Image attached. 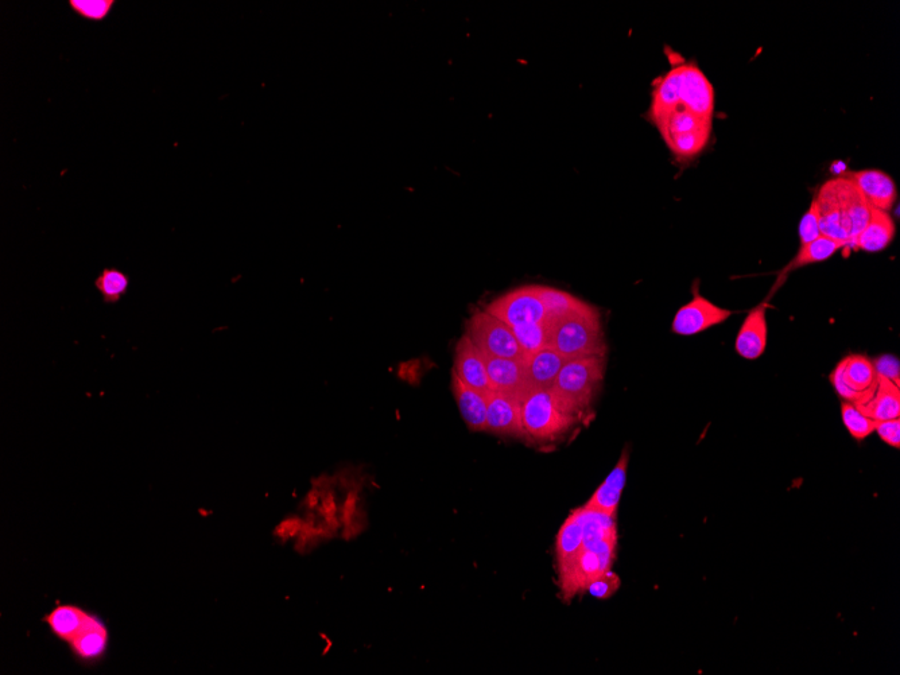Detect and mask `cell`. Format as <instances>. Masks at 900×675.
Wrapping results in <instances>:
<instances>
[{
	"instance_id": "cell-11",
	"label": "cell",
	"mask_w": 900,
	"mask_h": 675,
	"mask_svg": "<svg viewBox=\"0 0 900 675\" xmlns=\"http://www.w3.org/2000/svg\"><path fill=\"white\" fill-rule=\"evenodd\" d=\"M487 432L504 437H527L522 424L521 399L490 391L487 406Z\"/></svg>"
},
{
	"instance_id": "cell-16",
	"label": "cell",
	"mask_w": 900,
	"mask_h": 675,
	"mask_svg": "<svg viewBox=\"0 0 900 675\" xmlns=\"http://www.w3.org/2000/svg\"><path fill=\"white\" fill-rule=\"evenodd\" d=\"M767 302L756 306L744 320L737 333L735 348L742 358L756 360L763 355L767 347Z\"/></svg>"
},
{
	"instance_id": "cell-28",
	"label": "cell",
	"mask_w": 900,
	"mask_h": 675,
	"mask_svg": "<svg viewBox=\"0 0 900 675\" xmlns=\"http://www.w3.org/2000/svg\"><path fill=\"white\" fill-rule=\"evenodd\" d=\"M712 127V122L698 118L693 112L686 110L684 107H678L677 110L671 112L669 116L657 128L662 134L663 139L675 137V135L690 133V131L700 130V128Z\"/></svg>"
},
{
	"instance_id": "cell-12",
	"label": "cell",
	"mask_w": 900,
	"mask_h": 675,
	"mask_svg": "<svg viewBox=\"0 0 900 675\" xmlns=\"http://www.w3.org/2000/svg\"><path fill=\"white\" fill-rule=\"evenodd\" d=\"M452 374L473 389L490 393L491 383L488 378L486 356L464 335L456 345L455 367Z\"/></svg>"
},
{
	"instance_id": "cell-17",
	"label": "cell",
	"mask_w": 900,
	"mask_h": 675,
	"mask_svg": "<svg viewBox=\"0 0 900 675\" xmlns=\"http://www.w3.org/2000/svg\"><path fill=\"white\" fill-rule=\"evenodd\" d=\"M110 635L106 624L98 616L92 615L87 626L69 643L73 657L85 665H93L106 657Z\"/></svg>"
},
{
	"instance_id": "cell-8",
	"label": "cell",
	"mask_w": 900,
	"mask_h": 675,
	"mask_svg": "<svg viewBox=\"0 0 900 675\" xmlns=\"http://www.w3.org/2000/svg\"><path fill=\"white\" fill-rule=\"evenodd\" d=\"M484 309L500 318L511 329L549 321L545 306L538 296L537 285L510 290L490 302Z\"/></svg>"
},
{
	"instance_id": "cell-18",
	"label": "cell",
	"mask_w": 900,
	"mask_h": 675,
	"mask_svg": "<svg viewBox=\"0 0 900 675\" xmlns=\"http://www.w3.org/2000/svg\"><path fill=\"white\" fill-rule=\"evenodd\" d=\"M849 177L859 186L860 192L871 208L888 212L894 207L898 199V190L894 180L887 173L875 169L860 170Z\"/></svg>"
},
{
	"instance_id": "cell-24",
	"label": "cell",
	"mask_w": 900,
	"mask_h": 675,
	"mask_svg": "<svg viewBox=\"0 0 900 675\" xmlns=\"http://www.w3.org/2000/svg\"><path fill=\"white\" fill-rule=\"evenodd\" d=\"M841 248H845L844 244L836 242V240L830 239L828 236L824 235L813 240V242L805 244V246H801L793 261L779 273L778 281L775 283L771 294L777 292L779 287L782 286V283L786 281L787 275L793 273L794 270L813 265V263L828 261V259L832 258L837 251L841 250Z\"/></svg>"
},
{
	"instance_id": "cell-38",
	"label": "cell",
	"mask_w": 900,
	"mask_h": 675,
	"mask_svg": "<svg viewBox=\"0 0 900 675\" xmlns=\"http://www.w3.org/2000/svg\"><path fill=\"white\" fill-rule=\"evenodd\" d=\"M301 527L302 523L301 521H298V519H287V521L282 522L281 525L278 526L275 534L283 539L292 538L294 535L300 534Z\"/></svg>"
},
{
	"instance_id": "cell-22",
	"label": "cell",
	"mask_w": 900,
	"mask_h": 675,
	"mask_svg": "<svg viewBox=\"0 0 900 675\" xmlns=\"http://www.w3.org/2000/svg\"><path fill=\"white\" fill-rule=\"evenodd\" d=\"M895 238V224L888 212L871 209L870 220L853 242L852 247L865 252L886 250Z\"/></svg>"
},
{
	"instance_id": "cell-37",
	"label": "cell",
	"mask_w": 900,
	"mask_h": 675,
	"mask_svg": "<svg viewBox=\"0 0 900 675\" xmlns=\"http://www.w3.org/2000/svg\"><path fill=\"white\" fill-rule=\"evenodd\" d=\"M875 432L878 433L880 440L886 442L887 445L892 446V448L899 449L900 446V421L899 418L896 420H888L878 422L876 425Z\"/></svg>"
},
{
	"instance_id": "cell-20",
	"label": "cell",
	"mask_w": 900,
	"mask_h": 675,
	"mask_svg": "<svg viewBox=\"0 0 900 675\" xmlns=\"http://www.w3.org/2000/svg\"><path fill=\"white\" fill-rule=\"evenodd\" d=\"M856 407L861 413L876 422L896 420L900 417L899 387L878 374V384H876L874 394L867 402Z\"/></svg>"
},
{
	"instance_id": "cell-29",
	"label": "cell",
	"mask_w": 900,
	"mask_h": 675,
	"mask_svg": "<svg viewBox=\"0 0 900 675\" xmlns=\"http://www.w3.org/2000/svg\"><path fill=\"white\" fill-rule=\"evenodd\" d=\"M95 287L106 304H116L126 296L130 287V277L122 270L106 267L96 277Z\"/></svg>"
},
{
	"instance_id": "cell-34",
	"label": "cell",
	"mask_w": 900,
	"mask_h": 675,
	"mask_svg": "<svg viewBox=\"0 0 900 675\" xmlns=\"http://www.w3.org/2000/svg\"><path fill=\"white\" fill-rule=\"evenodd\" d=\"M620 585H622V580H620L618 574L612 572L611 569L595 578V580L588 585L587 592L589 595L596 597V599L605 600L614 596L615 593L619 591Z\"/></svg>"
},
{
	"instance_id": "cell-40",
	"label": "cell",
	"mask_w": 900,
	"mask_h": 675,
	"mask_svg": "<svg viewBox=\"0 0 900 675\" xmlns=\"http://www.w3.org/2000/svg\"><path fill=\"white\" fill-rule=\"evenodd\" d=\"M336 512H337V508H336L335 500H333L332 496H328V498L325 499L323 502L324 517L327 519L335 518Z\"/></svg>"
},
{
	"instance_id": "cell-10",
	"label": "cell",
	"mask_w": 900,
	"mask_h": 675,
	"mask_svg": "<svg viewBox=\"0 0 900 675\" xmlns=\"http://www.w3.org/2000/svg\"><path fill=\"white\" fill-rule=\"evenodd\" d=\"M681 106L698 118L712 122L715 111V91L708 77L694 62L680 65Z\"/></svg>"
},
{
	"instance_id": "cell-7",
	"label": "cell",
	"mask_w": 900,
	"mask_h": 675,
	"mask_svg": "<svg viewBox=\"0 0 900 675\" xmlns=\"http://www.w3.org/2000/svg\"><path fill=\"white\" fill-rule=\"evenodd\" d=\"M834 390L853 405L867 402L878 384L874 362L864 355H851L841 360L829 376Z\"/></svg>"
},
{
	"instance_id": "cell-32",
	"label": "cell",
	"mask_w": 900,
	"mask_h": 675,
	"mask_svg": "<svg viewBox=\"0 0 900 675\" xmlns=\"http://www.w3.org/2000/svg\"><path fill=\"white\" fill-rule=\"evenodd\" d=\"M515 337H517L519 345L525 352H537L539 349L548 347L550 344V323H539L527 325V327L512 329Z\"/></svg>"
},
{
	"instance_id": "cell-6",
	"label": "cell",
	"mask_w": 900,
	"mask_h": 675,
	"mask_svg": "<svg viewBox=\"0 0 900 675\" xmlns=\"http://www.w3.org/2000/svg\"><path fill=\"white\" fill-rule=\"evenodd\" d=\"M618 541H601L584 546L568 568L561 570V589L566 599L587 591L588 585L612 568Z\"/></svg>"
},
{
	"instance_id": "cell-19",
	"label": "cell",
	"mask_w": 900,
	"mask_h": 675,
	"mask_svg": "<svg viewBox=\"0 0 900 675\" xmlns=\"http://www.w3.org/2000/svg\"><path fill=\"white\" fill-rule=\"evenodd\" d=\"M452 390L465 424L473 432L487 430L488 393L473 389L452 374Z\"/></svg>"
},
{
	"instance_id": "cell-25",
	"label": "cell",
	"mask_w": 900,
	"mask_h": 675,
	"mask_svg": "<svg viewBox=\"0 0 900 675\" xmlns=\"http://www.w3.org/2000/svg\"><path fill=\"white\" fill-rule=\"evenodd\" d=\"M584 548V530L583 521H581V510H574L569 518L566 519L564 525L561 526L557 535L556 553L558 562V572L568 568L570 562L578 556Z\"/></svg>"
},
{
	"instance_id": "cell-33",
	"label": "cell",
	"mask_w": 900,
	"mask_h": 675,
	"mask_svg": "<svg viewBox=\"0 0 900 675\" xmlns=\"http://www.w3.org/2000/svg\"><path fill=\"white\" fill-rule=\"evenodd\" d=\"M69 9L84 21L104 22L115 9V0H69Z\"/></svg>"
},
{
	"instance_id": "cell-27",
	"label": "cell",
	"mask_w": 900,
	"mask_h": 675,
	"mask_svg": "<svg viewBox=\"0 0 900 675\" xmlns=\"http://www.w3.org/2000/svg\"><path fill=\"white\" fill-rule=\"evenodd\" d=\"M537 293L543 306H545L550 323L584 305V301L580 300V298L562 292V290L554 289V287L537 285Z\"/></svg>"
},
{
	"instance_id": "cell-36",
	"label": "cell",
	"mask_w": 900,
	"mask_h": 675,
	"mask_svg": "<svg viewBox=\"0 0 900 675\" xmlns=\"http://www.w3.org/2000/svg\"><path fill=\"white\" fill-rule=\"evenodd\" d=\"M874 366L879 375L891 380L896 386H900L899 360L895 356H880L875 360Z\"/></svg>"
},
{
	"instance_id": "cell-39",
	"label": "cell",
	"mask_w": 900,
	"mask_h": 675,
	"mask_svg": "<svg viewBox=\"0 0 900 675\" xmlns=\"http://www.w3.org/2000/svg\"><path fill=\"white\" fill-rule=\"evenodd\" d=\"M356 503H358V498L353 494L349 495L348 499L345 500L343 512H341V521H343L345 526L351 525L353 517H355Z\"/></svg>"
},
{
	"instance_id": "cell-30",
	"label": "cell",
	"mask_w": 900,
	"mask_h": 675,
	"mask_svg": "<svg viewBox=\"0 0 900 675\" xmlns=\"http://www.w3.org/2000/svg\"><path fill=\"white\" fill-rule=\"evenodd\" d=\"M711 130L712 127L700 128V130L690 131V133L675 135L665 142L671 153L678 159H692L697 157L708 145Z\"/></svg>"
},
{
	"instance_id": "cell-1",
	"label": "cell",
	"mask_w": 900,
	"mask_h": 675,
	"mask_svg": "<svg viewBox=\"0 0 900 675\" xmlns=\"http://www.w3.org/2000/svg\"><path fill=\"white\" fill-rule=\"evenodd\" d=\"M821 234L836 240L844 247H852L871 216L859 186L851 177H836L826 181L816 199Z\"/></svg>"
},
{
	"instance_id": "cell-14",
	"label": "cell",
	"mask_w": 900,
	"mask_h": 675,
	"mask_svg": "<svg viewBox=\"0 0 900 675\" xmlns=\"http://www.w3.org/2000/svg\"><path fill=\"white\" fill-rule=\"evenodd\" d=\"M628 460H630V456H628V450L626 449L607 479L597 488L595 494L588 500V503L585 504L584 507L587 510L616 518L620 499H622L623 490L626 487Z\"/></svg>"
},
{
	"instance_id": "cell-31",
	"label": "cell",
	"mask_w": 900,
	"mask_h": 675,
	"mask_svg": "<svg viewBox=\"0 0 900 675\" xmlns=\"http://www.w3.org/2000/svg\"><path fill=\"white\" fill-rule=\"evenodd\" d=\"M841 417H843L845 428L857 441H863L868 436H871L875 432L876 425H878V422L861 413L851 402H844L841 405Z\"/></svg>"
},
{
	"instance_id": "cell-2",
	"label": "cell",
	"mask_w": 900,
	"mask_h": 675,
	"mask_svg": "<svg viewBox=\"0 0 900 675\" xmlns=\"http://www.w3.org/2000/svg\"><path fill=\"white\" fill-rule=\"evenodd\" d=\"M549 345L566 360L604 356L607 345L599 309L584 302L581 308L552 321Z\"/></svg>"
},
{
	"instance_id": "cell-13",
	"label": "cell",
	"mask_w": 900,
	"mask_h": 675,
	"mask_svg": "<svg viewBox=\"0 0 900 675\" xmlns=\"http://www.w3.org/2000/svg\"><path fill=\"white\" fill-rule=\"evenodd\" d=\"M486 356L488 378L491 389L498 393L512 395L522 399L525 397L527 387L525 367L523 359H504Z\"/></svg>"
},
{
	"instance_id": "cell-5",
	"label": "cell",
	"mask_w": 900,
	"mask_h": 675,
	"mask_svg": "<svg viewBox=\"0 0 900 675\" xmlns=\"http://www.w3.org/2000/svg\"><path fill=\"white\" fill-rule=\"evenodd\" d=\"M465 335L484 355L504 359L525 358V352L512 329L486 309L477 310L472 314Z\"/></svg>"
},
{
	"instance_id": "cell-26",
	"label": "cell",
	"mask_w": 900,
	"mask_h": 675,
	"mask_svg": "<svg viewBox=\"0 0 900 675\" xmlns=\"http://www.w3.org/2000/svg\"><path fill=\"white\" fill-rule=\"evenodd\" d=\"M581 521H583L584 546L601 541H618V530L614 517L600 514L581 507Z\"/></svg>"
},
{
	"instance_id": "cell-15",
	"label": "cell",
	"mask_w": 900,
	"mask_h": 675,
	"mask_svg": "<svg viewBox=\"0 0 900 675\" xmlns=\"http://www.w3.org/2000/svg\"><path fill=\"white\" fill-rule=\"evenodd\" d=\"M566 359L553 347L539 349L523 358L526 382L529 390L552 389Z\"/></svg>"
},
{
	"instance_id": "cell-21",
	"label": "cell",
	"mask_w": 900,
	"mask_h": 675,
	"mask_svg": "<svg viewBox=\"0 0 900 675\" xmlns=\"http://www.w3.org/2000/svg\"><path fill=\"white\" fill-rule=\"evenodd\" d=\"M653 103L647 114V119L658 126L663 120L681 107L680 98V65L671 69L662 79L655 81Z\"/></svg>"
},
{
	"instance_id": "cell-4",
	"label": "cell",
	"mask_w": 900,
	"mask_h": 675,
	"mask_svg": "<svg viewBox=\"0 0 900 675\" xmlns=\"http://www.w3.org/2000/svg\"><path fill=\"white\" fill-rule=\"evenodd\" d=\"M604 372V356L566 360L553 384L554 393L562 405L578 417L599 393Z\"/></svg>"
},
{
	"instance_id": "cell-3",
	"label": "cell",
	"mask_w": 900,
	"mask_h": 675,
	"mask_svg": "<svg viewBox=\"0 0 900 675\" xmlns=\"http://www.w3.org/2000/svg\"><path fill=\"white\" fill-rule=\"evenodd\" d=\"M523 429L535 441H552L564 436L576 415L566 409L552 389L529 390L521 399Z\"/></svg>"
},
{
	"instance_id": "cell-35",
	"label": "cell",
	"mask_w": 900,
	"mask_h": 675,
	"mask_svg": "<svg viewBox=\"0 0 900 675\" xmlns=\"http://www.w3.org/2000/svg\"><path fill=\"white\" fill-rule=\"evenodd\" d=\"M821 235L817 205L816 201L813 200L809 211L803 215L801 224H799V239H801V246L813 242V240L820 238Z\"/></svg>"
},
{
	"instance_id": "cell-9",
	"label": "cell",
	"mask_w": 900,
	"mask_h": 675,
	"mask_svg": "<svg viewBox=\"0 0 900 675\" xmlns=\"http://www.w3.org/2000/svg\"><path fill=\"white\" fill-rule=\"evenodd\" d=\"M731 316V310L720 308L700 294H694L693 300L675 313L671 331L675 335L694 336L723 324Z\"/></svg>"
},
{
	"instance_id": "cell-23",
	"label": "cell",
	"mask_w": 900,
	"mask_h": 675,
	"mask_svg": "<svg viewBox=\"0 0 900 675\" xmlns=\"http://www.w3.org/2000/svg\"><path fill=\"white\" fill-rule=\"evenodd\" d=\"M92 614L72 604H62L46 615L44 622L48 624L52 634L65 643H71L91 619Z\"/></svg>"
}]
</instances>
